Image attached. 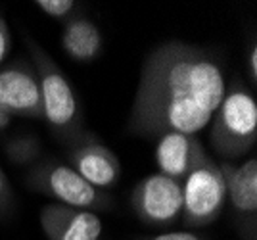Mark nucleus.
Here are the masks:
<instances>
[{"label":"nucleus","instance_id":"1","mask_svg":"<svg viewBox=\"0 0 257 240\" xmlns=\"http://www.w3.org/2000/svg\"><path fill=\"white\" fill-rule=\"evenodd\" d=\"M225 92V69L217 54L182 41L161 43L142 62L127 131L146 141L165 133L198 137Z\"/></svg>","mask_w":257,"mask_h":240},{"label":"nucleus","instance_id":"2","mask_svg":"<svg viewBox=\"0 0 257 240\" xmlns=\"http://www.w3.org/2000/svg\"><path fill=\"white\" fill-rule=\"evenodd\" d=\"M23 44L39 77L43 121H46L54 139L69 148L86 131L79 96L62 67L31 35H23Z\"/></svg>","mask_w":257,"mask_h":240},{"label":"nucleus","instance_id":"3","mask_svg":"<svg viewBox=\"0 0 257 240\" xmlns=\"http://www.w3.org/2000/svg\"><path fill=\"white\" fill-rule=\"evenodd\" d=\"M209 142L221 162L244 158L257 142V102L249 88L234 81L211 119Z\"/></svg>","mask_w":257,"mask_h":240},{"label":"nucleus","instance_id":"4","mask_svg":"<svg viewBox=\"0 0 257 240\" xmlns=\"http://www.w3.org/2000/svg\"><path fill=\"white\" fill-rule=\"evenodd\" d=\"M25 185L31 190L54 198L56 204L86 211H107L113 209L115 200L106 190H98L88 185L79 173L56 158H41L29 167Z\"/></svg>","mask_w":257,"mask_h":240},{"label":"nucleus","instance_id":"5","mask_svg":"<svg viewBox=\"0 0 257 240\" xmlns=\"http://www.w3.org/2000/svg\"><path fill=\"white\" fill-rule=\"evenodd\" d=\"M226 206V183L221 164L209 156L182 181V223L200 229L215 223Z\"/></svg>","mask_w":257,"mask_h":240},{"label":"nucleus","instance_id":"6","mask_svg":"<svg viewBox=\"0 0 257 240\" xmlns=\"http://www.w3.org/2000/svg\"><path fill=\"white\" fill-rule=\"evenodd\" d=\"M131 207L148 227H171L182 213V185L160 171L146 175L131 192Z\"/></svg>","mask_w":257,"mask_h":240},{"label":"nucleus","instance_id":"7","mask_svg":"<svg viewBox=\"0 0 257 240\" xmlns=\"http://www.w3.org/2000/svg\"><path fill=\"white\" fill-rule=\"evenodd\" d=\"M226 183L234 229L240 240H257V162H219Z\"/></svg>","mask_w":257,"mask_h":240},{"label":"nucleus","instance_id":"8","mask_svg":"<svg viewBox=\"0 0 257 240\" xmlns=\"http://www.w3.org/2000/svg\"><path fill=\"white\" fill-rule=\"evenodd\" d=\"M67 165L88 185L106 192L117 185L123 175V165L115 152L88 129L67 148Z\"/></svg>","mask_w":257,"mask_h":240},{"label":"nucleus","instance_id":"9","mask_svg":"<svg viewBox=\"0 0 257 240\" xmlns=\"http://www.w3.org/2000/svg\"><path fill=\"white\" fill-rule=\"evenodd\" d=\"M0 108L12 117L43 119L41 87L31 62L16 60L0 69Z\"/></svg>","mask_w":257,"mask_h":240},{"label":"nucleus","instance_id":"10","mask_svg":"<svg viewBox=\"0 0 257 240\" xmlns=\"http://www.w3.org/2000/svg\"><path fill=\"white\" fill-rule=\"evenodd\" d=\"M209 158L204 144L196 135L184 133H165L158 139L156 162L160 173L181 183L192 173L200 164Z\"/></svg>","mask_w":257,"mask_h":240},{"label":"nucleus","instance_id":"11","mask_svg":"<svg viewBox=\"0 0 257 240\" xmlns=\"http://www.w3.org/2000/svg\"><path fill=\"white\" fill-rule=\"evenodd\" d=\"M39 223L48 240H100L102 219L94 211L48 204L41 209Z\"/></svg>","mask_w":257,"mask_h":240},{"label":"nucleus","instance_id":"12","mask_svg":"<svg viewBox=\"0 0 257 240\" xmlns=\"http://www.w3.org/2000/svg\"><path fill=\"white\" fill-rule=\"evenodd\" d=\"M60 44H62V50L73 62L90 64L102 54L104 37L100 33L96 23L83 12V14L75 16L73 20H69L65 25H62Z\"/></svg>","mask_w":257,"mask_h":240},{"label":"nucleus","instance_id":"13","mask_svg":"<svg viewBox=\"0 0 257 240\" xmlns=\"http://www.w3.org/2000/svg\"><path fill=\"white\" fill-rule=\"evenodd\" d=\"M4 154L10 164L31 167L43 158V146L35 135H18L4 142Z\"/></svg>","mask_w":257,"mask_h":240},{"label":"nucleus","instance_id":"14","mask_svg":"<svg viewBox=\"0 0 257 240\" xmlns=\"http://www.w3.org/2000/svg\"><path fill=\"white\" fill-rule=\"evenodd\" d=\"M35 6L43 12L44 16H48L50 20L62 23V25H65L69 20H73L75 16L85 12L83 4L75 2V0H37Z\"/></svg>","mask_w":257,"mask_h":240},{"label":"nucleus","instance_id":"15","mask_svg":"<svg viewBox=\"0 0 257 240\" xmlns=\"http://www.w3.org/2000/svg\"><path fill=\"white\" fill-rule=\"evenodd\" d=\"M14 204H16V196H14L12 185L4 169L0 167V221L8 219L14 213Z\"/></svg>","mask_w":257,"mask_h":240},{"label":"nucleus","instance_id":"16","mask_svg":"<svg viewBox=\"0 0 257 240\" xmlns=\"http://www.w3.org/2000/svg\"><path fill=\"white\" fill-rule=\"evenodd\" d=\"M12 48V33L10 27H8V22L4 20V16L0 14V66L2 62L6 60V56Z\"/></svg>","mask_w":257,"mask_h":240},{"label":"nucleus","instance_id":"17","mask_svg":"<svg viewBox=\"0 0 257 240\" xmlns=\"http://www.w3.org/2000/svg\"><path fill=\"white\" fill-rule=\"evenodd\" d=\"M139 240H209V238L200 236V234H194V232H188V230H175V232H161V234H156V236H146V238H139Z\"/></svg>","mask_w":257,"mask_h":240},{"label":"nucleus","instance_id":"18","mask_svg":"<svg viewBox=\"0 0 257 240\" xmlns=\"http://www.w3.org/2000/svg\"><path fill=\"white\" fill-rule=\"evenodd\" d=\"M247 77H249V85L255 87V83H257V41L255 39L249 41V48H247Z\"/></svg>","mask_w":257,"mask_h":240},{"label":"nucleus","instance_id":"19","mask_svg":"<svg viewBox=\"0 0 257 240\" xmlns=\"http://www.w3.org/2000/svg\"><path fill=\"white\" fill-rule=\"evenodd\" d=\"M12 117L8 111H4V109L0 108V131H4V129H8L10 127V123H12Z\"/></svg>","mask_w":257,"mask_h":240}]
</instances>
